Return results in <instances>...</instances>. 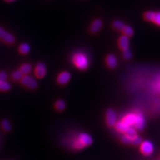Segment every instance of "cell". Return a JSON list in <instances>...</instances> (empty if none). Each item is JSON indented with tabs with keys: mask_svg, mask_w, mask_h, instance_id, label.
Listing matches in <instances>:
<instances>
[{
	"mask_svg": "<svg viewBox=\"0 0 160 160\" xmlns=\"http://www.w3.org/2000/svg\"><path fill=\"white\" fill-rule=\"evenodd\" d=\"M19 52L23 54V55H26L28 54L30 52V46L28 43H22L18 48Z\"/></svg>",
	"mask_w": 160,
	"mask_h": 160,
	"instance_id": "cell-18",
	"label": "cell"
},
{
	"mask_svg": "<svg viewBox=\"0 0 160 160\" xmlns=\"http://www.w3.org/2000/svg\"><path fill=\"white\" fill-rule=\"evenodd\" d=\"M134 128L136 129L139 131H142L145 127V119L143 116V115L140 113H137V118L136 122H135Z\"/></svg>",
	"mask_w": 160,
	"mask_h": 160,
	"instance_id": "cell-9",
	"label": "cell"
},
{
	"mask_svg": "<svg viewBox=\"0 0 160 160\" xmlns=\"http://www.w3.org/2000/svg\"><path fill=\"white\" fill-rule=\"evenodd\" d=\"M73 64L80 70L88 69L89 65V60L87 54L82 51H79L73 54L72 57Z\"/></svg>",
	"mask_w": 160,
	"mask_h": 160,
	"instance_id": "cell-1",
	"label": "cell"
},
{
	"mask_svg": "<svg viewBox=\"0 0 160 160\" xmlns=\"http://www.w3.org/2000/svg\"><path fill=\"white\" fill-rule=\"evenodd\" d=\"M125 134H126L127 136H131V137H134L137 136V132L135 128H133V127L130 126L128 129L127 130V132L125 133Z\"/></svg>",
	"mask_w": 160,
	"mask_h": 160,
	"instance_id": "cell-24",
	"label": "cell"
},
{
	"mask_svg": "<svg viewBox=\"0 0 160 160\" xmlns=\"http://www.w3.org/2000/svg\"><path fill=\"white\" fill-rule=\"evenodd\" d=\"M153 15H154L153 12H148L144 14V18L146 19L147 21L152 22L153 17Z\"/></svg>",
	"mask_w": 160,
	"mask_h": 160,
	"instance_id": "cell-27",
	"label": "cell"
},
{
	"mask_svg": "<svg viewBox=\"0 0 160 160\" xmlns=\"http://www.w3.org/2000/svg\"><path fill=\"white\" fill-rule=\"evenodd\" d=\"M106 63L109 68H115L118 64V60L116 57L113 54H109L106 58Z\"/></svg>",
	"mask_w": 160,
	"mask_h": 160,
	"instance_id": "cell-13",
	"label": "cell"
},
{
	"mask_svg": "<svg viewBox=\"0 0 160 160\" xmlns=\"http://www.w3.org/2000/svg\"><path fill=\"white\" fill-rule=\"evenodd\" d=\"M140 144H141L140 150H141L142 153L145 156H149V155H151L153 152V145L150 141L146 140V141L142 142Z\"/></svg>",
	"mask_w": 160,
	"mask_h": 160,
	"instance_id": "cell-3",
	"label": "cell"
},
{
	"mask_svg": "<svg viewBox=\"0 0 160 160\" xmlns=\"http://www.w3.org/2000/svg\"><path fill=\"white\" fill-rule=\"evenodd\" d=\"M77 138L84 147L90 146L93 142V139L91 136H89V134L86 133H79L78 136H77Z\"/></svg>",
	"mask_w": 160,
	"mask_h": 160,
	"instance_id": "cell-6",
	"label": "cell"
},
{
	"mask_svg": "<svg viewBox=\"0 0 160 160\" xmlns=\"http://www.w3.org/2000/svg\"><path fill=\"white\" fill-rule=\"evenodd\" d=\"M106 122L109 126H114L117 122L116 113L112 109H109L106 112Z\"/></svg>",
	"mask_w": 160,
	"mask_h": 160,
	"instance_id": "cell-5",
	"label": "cell"
},
{
	"mask_svg": "<svg viewBox=\"0 0 160 160\" xmlns=\"http://www.w3.org/2000/svg\"><path fill=\"white\" fill-rule=\"evenodd\" d=\"M66 102H65L62 99L57 100L56 103H55V109H56L59 112H63V110L66 109Z\"/></svg>",
	"mask_w": 160,
	"mask_h": 160,
	"instance_id": "cell-15",
	"label": "cell"
},
{
	"mask_svg": "<svg viewBox=\"0 0 160 160\" xmlns=\"http://www.w3.org/2000/svg\"><path fill=\"white\" fill-rule=\"evenodd\" d=\"M34 73L36 77L38 79H42L44 78L47 73V68L46 65L42 62L37 63L36 68H35Z\"/></svg>",
	"mask_w": 160,
	"mask_h": 160,
	"instance_id": "cell-4",
	"label": "cell"
},
{
	"mask_svg": "<svg viewBox=\"0 0 160 160\" xmlns=\"http://www.w3.org/2000/svg\"><path fill=\"white\" fill-rule=\"evenodd\" d=\"M11 89V85L7 81H0V91L8 92Z\"/></svg>",
	"mask_w": 160,
	"mask_h": 160,
	"instance_id": "cell-19",
	"label": "cell"
},
{
	"mask_svg": "<svg viewBox=\"0 0 160 160\" xmlns=\"http://www.w3.org/2000/svg\"><path fill=\"white\" fill-rule=\"evenodd\" d=\"M3 42H5L9 45H12L16 42V39H15L14 36L11 33H9L8 32L6 33V36L2 39Z\"/></svg>",
	"mask_w": 160,
	"mask_h": 160,
	"instance_id": "cell-16",
	"label": "cell"
},
{
	"mask_svg": "<svg viewBox=\"0 0 160 160\" xmlns=\"http://www.w3.org/2000/svg\"><path fill=\"white\" fill-rule=\"evenodd\" d=\"M113 26L115 29L122 31V29L125 27V24L122 22L119 21V20H116L113 23Z\"/></svg>",
	"mask_w": 160,
	"mask_h": 160,
	"instance_id": "cell-23",
	"label": "cell"
},
{
	"mask_svg": "<svg viewBox=\"0 0 160 160\" xmlns=\"http://www.w3.org/2000/svg\"><path fill=\"white\" fill-rule=\"evenodd\" d=\"M23 76V74L20 72V70L19 69L13 72L12 75V78L14 80V81H19V80H21Z\"/></svg>",
	"mask_w": 160,
	"mask_h": 160,
	"instance_id": "cell-22",
	"label": "cell"
},
{
	"mask_svg": "<svg viewBox=\"0 0 160 160\" xmlns=\"http://www.w3.org/2000/svg\"><path fill=\"white\" fill-rule=\"evenodd\" d=\"M5 1L7 2H13L14 1H16V0H5Z\"/></svg>",
	"mask_w": 160,
	"mask_h": 160,
	"instance_id": "cell-30",
	"label": "cell"
},
{
	"mask_svg": "<svg viewBox=\"0 0 160 160\" xmlns=\"http://www.w3.org/2000/svg\"><path fill=\"white\" fill-rule=\"evenodd\" d=\"M20 81H21V83L23 86L29 89H34L38 86L36 80L33 78L29 76V75H23V76Z\"/></svg>",
	"mask_w": 160,
	"mask_h": 160,
	"instance_id": "cell-2",
	"label": "cell"
},
{
	"mask_svg": "<svg viewBox=\"0 0 160 160\" xmlns=\"http://www.w3.org/2000/svg\"><path fill=\"white\" fill-rule=\"evenodd\" d=\"M2 127L6 132H9L12 129V125L8 119H3L2 122Z\"/></svg>",
	"mask_w": 160,
	"mask_h": 160,
	"instance_id": "cell-21",
	"label": "cell"
},
{
	"mask_svg": "<svg viewBox=\"0 0 160 160\" xmlns=\"http://www.w3.org/2000/svg\"><path fill=\"white\" fill-rule=\"evenodd\" d=\"M123 56L125 59H129L132 58V53L129 49L123 50Z\"/></svg>",
	"mask_w": 160,
	"mask_h": 160,
	"instance_id": "cell-26",
	"label": "cell"
},
{
	"mask_svg": "<svg viewBox=\"0 0 160 160\" xmlns=\"http://www.w3.org/2000/svg\"><path fill=\"white\" fill-rule=\"evenodd\" d=\"M152 22L160 26V12H154Z\"/></svg>",
	"mask_w": 160,
	"mask_h": 160,
	"instance_id": "cell-25",
	"label": "cell"
},
{
	"mask_svg": "<svg viewBox=\"0 0 160 160\" xmlns=\"http://www.w3.org/2000/svg\"><path fill=\"white\" fill-rule=\"evenodd\" d=\"M103 23L102 20L99 19H97L96 20H94L93 23H92L91 26H90V31L93 33H98L99 30L101 29Z\"/></svg>",
	"mask_w": 160,
	"mask_h": 160,
	"instance_id": "cell-11",
	"label": "cell"
},
{
	"mask_svg": "<svg viewBox=\"0 0 160 160\" xmlns=\"http://www.w3.org/2000/svg\"><path fill=\"white\" fill-rule=\"evenodd\" d=\"M7 33H8V32H6L4 29L0 27V39H2L4 38V36H6Z\"/></svg>",
	"mask_w": 160,
	"mask_h": 160,
	"instance_id": "cell-29",
	"label": "cell"
},
{
	"mask_svg": "<svg viewBox=\"0 0 160 160\" xmlns=\"http://www.w3.org/2000/svg\"><path fill=\"white\" fill-rule=\"evenodd\" d=\"M122 142L126 144H133V145H139L142 143V139L140 137L136 136L134 137L128 136L126 134L123 135L122 138Z\"/></svg>",
	"mask_w": 160,
	"mask_h": 160,
	"instance_id": "cell-7",
	"label": "cell"
},
{
	"mask_svg": "<svg viewBox=\"0 0 160 160\" xmlns=\"http://www.w3.org/2000/svg\"><path fill=\"white\" fill-rule=\"evenodd\" d=\"M118 44L119 48L122 50L129 49V37L126 36H123L119 39Z\"/></svg>",
	"mask_w": 160,
	"mask_h": 160,
	"instance_id": "cell-12",
	"label": "cell"
},
{
	"mask_svg": "<svg viewBox=\"0 0 160 160\" xmlns=\"http://www.w3.org/2000/svg\"><path fill=\"white\" fill-rule=\"evenodd\" d=\"M32 66L30 63H24L20 67L19 70L23 75H28L32 71Z\"/></svg>",
	"mask_w": 160,
	"mask_h": 160,
	"instance_id": "cell-17",
	"label": "cell"
},
{
	"mask_svg": "<svg viewBox=\"0 0 160 160\" xmlns=\"http://www.w3.org/2000/svg\"><path fill=\"white\" fill-rule=\"evenodd\" d=\"M115 127H116V129L119 132L126 133L130 126H129L126 123H124L122 120V121L116 122V125H115Z\"/></svg>",
	"mask_w": 160,
	"mask_h": 160,
	"instance_id": "cell-14",
	"label": "cell"
},
{
	"mask_svg": "<svg viewBox=\"0 0 160 160\" xmlns=\"http://www.w3.org/2000/svg\"><path fill=\"white\" fill-rule=\"evenodd\" d=\"M8 78V75L6 72L3 71L0 72V81H6Z\"/></svg>",
	"mask_w": 160,
	"mask_h": 160,
	"instance_id": "cell-28",
	"label": "cell"
},
{
	"mask_svg": "<svg viewBox=\"0 0 160 160\" xmlns=\"http://www.w3.org/2000/svg\"><path fill=\"white\" fill-rule=\"evenodd\" d=\"M137 118V113H128L122 119V121L126 123L129 126H133L135 122H136Z\"/></svg>",
	"mask_w": 160,
	"mask_h": 160,
	"instance_id": "cell-10",
	"label": "cell"
},
{
	"mask_svg": "<svg viewBox=\"0 0 160 160\" xmlns=\"http://www.w3.org/2000/svg\"><path fill=\"white\" fill-rule=\"evenodd\" d=\"M122 32L124 36H126L128 37H131L133 35V30L130 26H125V27L122 29Z\"/></svg>",
	"mask_w": 160,
	"mask_h": 160,
	"instance_id": "cell-20",
	"label": "cell"
},
{
	"mask_svg": "<svg viewBox=\"0 0 160 160\" xmlns=\"http://www.w3.org/2000/svg\"><path fill=\"white\" fill-rule=\"evenodd\" d=\"M71 79V73L67 71L59 73L57 78V82L59 85H66Z\"/></svg>",
	"mask_w": 160,
	"mask_h": 160,
	"instance_id": "cell-8",
	"label": "cell"
}]
</instances>
